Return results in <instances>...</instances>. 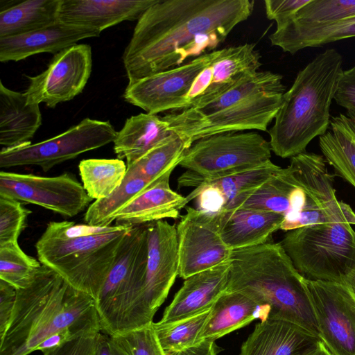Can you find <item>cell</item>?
<instances>
[{"label": "cell", "mask_w": 355, "mask_h": 355, "mask_svg": "<svg viewBox=\"0 0 355 355\" xmlns=\"http://www.w3.org/2000/svg\"><path fill=\"white\" fill-rule=\"evenodd\" d=\"M41 266L39 261L26 254L18 243L0 245V279L16 289L27 287Z\"/></svg>", "instance_id": "8d00e7d4"}, {"label": "cell", "mask_w": 355, "mask_h": 355, "mask_svg": "<svg viewBox=\"0 0 355 355\" xmlns=\"http://www.w3.org/2000/svg\"><path fill=\"white\" fill-rule=\"evenodd\" d=\"M0 196L69 218L82 212L93 200L76 176L68 172L44 177L1 171Z\"/></svg>", "instance_id": "4fadbf2b"}, {"label": "cell", "mask_w": 355, "mask_h": 355, "mask_svg": "<svg viewBox=\"0 0 355 355\" xmlns=\"http://www.w3.org/2000/svg\"><path fill=\"white\" fill-rule=\"evenodd\" d=\"M152 186L133 164L127 166L121 184L110 196L96 200L87 207L84 215L86 224L110 226L116 214L132 200Z\"/></svg>", "instance_id": "4dcf8cb0"}, {"label": "cell", "mask_w": 355, "mask_h": 355, "mask_svg": "<svg viewBox=\"0 0 355 355\" xmlns=\"http://www.w3.org/2000/svg\"><path fill=\"white\" fill-rule=\"evenodd\" d=\"M94 355H129L114 338L101 331L97 336Z\"/></svg>", "instance_id": "f6af8a7d"}, {"label": "cell", "mask_w": 355, "mask_h": 355, "mask_svg": "<svg viewBox=\"0 0 355 355\" xmlns=\"http://www.w3.org/2000/svg\"><path fill=\"white\" fill-rule=\"evenodd\" d=\"M343 282L349 288L355 297V269L347 275Z\"/></svg>", "instance_id": "c3c4849f"}, {"label": "cell", "mask_w": 355, "mask_h": 355, "mask_svg": "<svg viewBox=\"0 0 355 355\" xmlns=\"http://www.w3.org/2000/svg\"><path fill=\"white\" fill-rule=\"evenodd\" d=\"M220 216L222 239L232 250L267 242L280 230L284 219L278 213L250 209H239Z\"/></svg>", "instance_id": "d4e9b609"}, {"label": "cell", "mask_w": 355, "mask_h": 355, "mask_svg": "<svg viewBox=\"0 0 355 355\" xmlns=\"http://www.w3.org/2000/svg\"><path fill=\"white\" fill-rule=\"evenodd\" d=\"M284 93L263 92L211 114L197 115L180 111L162 118L189 148L198 139L213 135L244 130L268 131V125L282 106Z\"/></svg>", "instance_id": "30bf717a"}, {"label": "cell", "mask_w": 355, "mask_h": 355, "mask_svg": "<svg viewBox=\"0 0 355 355\" xmlns=\"http://www.w3.org/2000/svg\"><path fill=\"white\" fill-rule=\"evenodd\" d=\"M116 133L109 121L85 118L65 132L46 140L17 148H1L0 168L35 165L47 172L83 153L113 142Z\"/></svg>", "instance_id": "8fae6325"}, {"label": "cell", "mask_w": 355, "mask_h": 355, "mask_svg": "<svg viewBox=\"0 0 355 355\" xmlns=\"http://www.w3.org/2000/svg\"><path fill=\"white\" fill-rule=\"evenodd\" d=\"M218 53L219 49L215 50L179 67L128 83L123 97L148 114L181 111L195 78Z\"/></svg>", "instance_id": "9a60e30c"}, {"label": "cell", "mask_w": 355, "mask_h": 355, "mask_svg": "<svg viewBox=\"0 0 355 355\" xmlns=\"http://www.w3.org/2000/svg\"><path fill=\"white\" fill-rule=\"evenodd\" d=\"M147 259L146 224L134 226L125 236L96 301L103 333L114 336L121 318L138 299L145 280Z\"/></svg>", "instance_id": "9c48e42d"}, {"label": "cell", "mask_w": 355, "mask_h": 355, "mask_svg": "<svg viewBox=\"0 0 355 355\" xmlns=\"http://www.w3.org/2000/svg\"><path fill=\"white\" fill-rule=\"evenodd\" d=\"M102 331L96 302L42 264L28 286L17 289L12 315L0 338V355H28L53 334Z\"/></svg>", "instance_id": "7a4b0ae2"}, {"label": "cell", "mask_w": 355, "mask_h": 355, "mask_svg": "<svg viewBox=\"0 0 355 355\" xmlns=\"http://www.w3.org/2000/svg\"><path fill=\"white\" fill-rule=\"evenodd\" d=\"M82 184L93 200L110 196L123 182L127 165L123 159H87L78 165Z\"/></svg>", "instance_id": "1f68e13d"}, {"label": "cell", "mask_w": 355, "mask_h": 355, "mask_svg": "<svg viewBox=\"0 0 355 355\" xmlns=\"http://www.w3.org/2000/svg\"><path fill=\"white\" fill-rule=\"evenodd\" d=\"M175 134L162 116L140 113L127 119L117 132L114 151L117 158L125 159L128 166Z\"/></svg>", "instance_id": "484cf974"}, {"label": "cell", "mask_w": 355, "mask_h": 355, "mask_svg": "<svg viewBox=\"0 0 355 355\" xmlns=\"http://www.w3.org/2000/svg\"><path fill=\"white\" fill-rule=\"evenodd\" d=\"M271 151L270 142L257 132L220 133L194 141L179 166L202 178L224 177L266 164Z\"/></svg>", "instance_id": "ba28073f"}, {"label": "cell", "mask_w": 355, "mask_h": 355, "mask_svg": "<svg viewBox=\"0 0 355 355\" xmlns=\"http://www.w3.org/2000/svg\"><path fill=\"white\" fill-rule=\"evenodd\" d=\"M92 67L91 46L74 44L55 54L44 71L28 76L29 85L25 93L31 102L44 103L53 108L83 92Z\"/></svg>", "instance_id": "2e32d148"}, {"label": "cell", "mask_w": 355, "mask_h": 355, "mask_svg": "<svg viewBox=\"0 0 355 355\" xmlns=\"http://www.w3.org/2000/svg\"><path fill=\"white\" fill-rule=\"evenodd\" d=\"M129 355H166L150 325L112 336Z\"/></svg>", "instance_id": "f35d334b"}, {"label": "cell", "mask_w": 355, "mask_h": 355, "mask_svg": "<svg viewBox=\"0 0 355 355\" xmlns=\"http://www.w3.org/2000/svg\"><path fill=\"white\" fill-rule=\"evenodd\" d=\"M210 310L175 322H153L157 338L165 353L180 351L198 344Z\"/></svg>", "instance_id": "e575fe53"}, {"label": "cell", "mask_w": 355, "mask_h": 355, "mask_svg": "<svg viewBox=\"0 0 355 355\" xmlns=\"http://www.w3.org/2000/svg\"><path fill=\"white\" fill-rule=\"evenodd\" d=\"M61 0H26L0 11V38L21 35L58 22Z\"/></svg>", "instance_id": "f546056e"}, {"label": "cell", "mask_w": 355, "mask_h": 355, "mask_svg": "<svg viewBox=\"0 0 355 355\" xmlns=\"http://www.w3.org/2000/svg\"><path fill=\"white\" fill-rule=\"evenodd\" d=\"M17 289L8 282L0 279V338L9 325L14 310Z\"/></svg>", "instance_id": "7bdbcfd3"}, {"label": "cell", "mask_w": 355, "mask_h": 355, "mask_svg": "<svg viewBox=\"0 0 355 355\" xmlns=\"http://www.w3.org/2000/svg\"><path fill=\"white\" fill-rule=\"evenodd\" d=\"M187 148L186 143L175 134L131 164L135 166L153 185L164 175L173 172Z\"/></svg>", "instance_id": "836d02e7"}, {"label": "cell", "mask_w": 355, "mask_h": 355, "mask_svg": "<svg viewBox=\"0 0 355 355\" xmlns=\"http://www.w3.org/2000/svg\"><path fill=\"white\" fill-rule=\"evenodd\" d=\"M230 267V259L185 279L159 322H175L210 309L226 291Z\"/></svg>", "instance_id": "ac0fdd59"}, {"label": "cell", "mask_w": 355, "mask_h": 355, "mask_svg": "<svg viewBox=\"0 0 355 355\" xmlns=\"http://www.w3.org/2000/svg\"><path fill=\"white\" fill-rule=\"evenodd\" d=\"M261 58L254 44L219 49L218 55L195 78L182 110L203 106L252 76L262 65Z\"/></svg>", "instance_id": "e0dca14e"}, {"label": "cell", "mask_w": 355, "mask_h": 355, "mask_svg": "<svg viewBox=\"0 0 355 355\" xmlns=\"http://www.w3.org/2000/svg\"><path fill=\"white\" fill-rule=\"evenodd\" d=\"M132 228L51 221L35 245L37 256L41 264L96 302Z\"/></svg>", "instance_id": "277c9868"}, {"label": "cell", "mask_w": 355, "mask_h": 355, "mask_svg": "<svg viewBox=\"0 0 355 355\" xmlns=\"http://www.w3.org/2000/svg\"><path fill=\"white\" fill-rule=\"evenodd\" d=\"M169 173L127 204L116 216L115 225L137 226L152 222L176 219L186 207L185 196L173 191Z\"/></svg>", "instance_id": "7402d4cb"}, {"label": "cell", "mask_w": 355, "mask_h": 355, "mask_svg": "<svg viewBox=\"0 0 355 355\" xmlns=\"http://www.w3.org/2000/svg\"><path fill=\"white\" fill-rule=\"evenodd\" d=\"M334 100L346 110L347 116L355 123V65L342 71Z\"/></svg>", "instance_id": "ab89813d"}, {"label": "cell", "mask_w": 355, "mask_h": 355, "mask_svg": "<svg viewBox=\"0 0 355 355\" xmlns=\"http://www.w3.org/2000/svg\"><path fill=\"white\" fill-rule=\"evenodd\" d=\"M281 168L270 160L250 171L215 178H202L189 171H186L178 178V187L196 188L198 185L205 184L216 188L225 202L223 214L228 215L240 209L245 200Z\"/></svg>", "instance_id": "4316f807"}, {"label": "cell", "mask_w": 355, "mask_h": 355, "mask_svg": "<svg viewBox=\"0 0 355 355\" xmlns=\"http://www.w3.org/2000/svg\"><path fill=\"white\" fill-rule=\"evenodd\" d=\"M319 146L326 162L355 188V123L341 113L331 116Z\"/></svg>", "instance_id": "83f0119b"}, {"label": "cell", "mask_w": 355, "mask_h": 355, "mask_svg": "<svg viewBox=\"0 0 355 355\" xmlns=\"http://www.w3.org/2000/svg\"><path fill=\"white\" fill-rule=\"evenodd\" d=\"M176 226L179 274L183 279L230 259L232 250L220 234V216L185 207Z\"/></svg>", "instance_id": "5bb4252c"}, {"label": "cell", "mask_w": 355, "mask_h": 355, "mask_svg": "<svg viewBox=\"0 0 355 355\" xmlns=\"http://www.w3.org/2000/svg\"><path fill=\"white\" fill-rule=\"evenodd\" d=\"M83 335L85 334H81L73 329H64L52 334L42 341L37 347L36 351H41L43 353L46 351L58 347L70 340Z\"/></svg>", "instance_id": "ee69618b"}, {"label": "cell", "mask_w": 355, "mask_h": 355, "mask_svg": "<svg viewBox=\"0 0 355 355\" xmlns=\"http://www.w3.org/2000/svg\"><path fill=\"white\" fill-rule=\"evenodd\" d=\"M354 223L341 219L287 232L279 242L305 278L343 282L355 269Z\"/></svg>", "instance_id": "8992f818"}, {"label": "cell", "mask_w": 355, "mask_h": 355, "mask_svg": "<svg viewBox=\"0 0 355 355\" xmlns=\"http://www.w3.org/2000/svg\"><path fill=\"white\" fill-rule=\"evenodd\" d=\"M148 259L141 292L121 318L114 336L150 325L179 274L176 227L166 220L146 224Z\"/></svg>", "instance_id": "52a82bcc"}, {"label": "cell", "mask_w": 355, "mask_h": 355, "mask_svg": "<svg viewBox=\"0 0 355 355\" xmlns=\"http://www.w3.org/2000/svg\"><path fill=\"white\" fill-rule=\"evenodd\" d=\"M227 292L241 293L268 309V319L294 323L319 338L304 277L280 243L233 250Z\"/></svg>", "instance_id": "3957f363"}, {"label": "cell", "mask_w": 355, "mask_h": 355, "mask_svg": "<svg viewBox=\"0 0 355 355\" xmlns=\"http://www.w3.org/2000/svg\"><path fill=\"white\" fill-rule=\"evenodd\" d=\"M342 64L340 53L327 49L297 73L268 130L271 150L277 156L291 158L302 153L314 138L327 132Z\"/></svg>", "instance_id": "5b68a950"}, {"label": "cell", "mask_w": 355, "mask_h": 355, "mask_svg": "<svg viewBox=\"0 0 355 355\" xmlns=\"http://www.w3.org/2000/svg\"><path fill=\"white\" fill-rule=\"evenodd\" d=\"M215 341L204 340L180 351L166 353V355H216Z\"/></svg>", "instance_id": "bcb514c9"}, {"label": "cell", "mask_w": 355, "mask_h": 355, "mask_svg": "<svg viewBox=\"0 0 355 355\" xmlns=\"http://www.w3.org/2000/svg\"><path fill=\"white\" fill-rule=\"evenodd\" d=\"M158 0H61L58 20L100 33L124 21L138 19Z\"/></svg>", "instance_id": "d6986e66"}, {"label": "cell", "mask_w": 355, "mask_h": 355, "mask_svg": "<svg viewBox=\"0 0 355 355\" xmlns=\"http://www.w3.org/2000/svg\"><path fill=\"white\" fill-rule=\"evenodd\" d=\"M98 334H88L77 337L43 352V355H94Z\"/></svg>", "instance_id": "b9f144b4"}, {"label": "cell", "mask_w": 355, "mask_h": 355, "mask_svg": "<svg viewBox=\"0 0 355 355\" xmlns=\"http://www.w3.org/2000/svg\"><path fill=\"white\" fill-rule=\"evenodd\" d=\"M355 37V15L313 28L283 27L269 35L270 44L291 55L308 47H318Z\"/></svg>", "instance_id": "f1b7e54d"}, {"label": "cell", "mask_w": 355, "mask_h": 355, "mask_svg": "<svg viewBox=\"0 0 355 355\" xmlns=\"http://www.w3.org/2000/svg\"><path fill=\"white\" fill-rule=\"evenodd\" d=\"M355 15V0H310L281 27L313 28Z\"/></svg>", "instance_id": "d590c367"}, {"label": "cell", "mask_w": 355, "mask_h": 355, "mask_svg": "<svg viewBox=\"0 0 355 355\" xmlns=\"http://www.w3.org/2000/svg\"><path fill=\"white\" fill-rule=\"evenodd\" d=\"M297 184L292 168H281L274 173L243 204L240 209L271 211L285 216L289 211V197Z\"/></svg>", "instance_id": "d6a6232c"}, {"label": "cell", "mask_w": 355, "mask_h": 355, "mask_svg": "<svg viewBox=\"0 0 355 355\" xmlns=\"http://www.w3.org/2000/svg\"><path fill=\"white\" fill-rule=\"evenodd\" d=\"M254 8L250 0H158L137 19L123 53L128 83L217 50Z\"/></svg>", "instance_id": "6da1fadb"}, {"label": "cell", "mask_w": 355, "mask_h": 355, "mask_svg": "<svg viewBox=\"0 0 355 355\" xmlns=\"http://www.w3.org/2000/svg\"><path fill=\"white\" fill-rule=\"evenodd\" d=\"M320 340L332 355H355V297L343 282L304 277Z\"/></svg>", "instance_id": "7c38bea8"}, {"label": "cell", "mask_w": 355, "mask_h": 355, "mask_svg": "<svg viewBox=\"0 0 355 355\" xmlns=\"http://www.w3.org/2000/svg\"><path fill=\"white\" fill-rule=\"evenodd\" d=\"M301 355H332V354L320 340Z\"/></svg>", "instance_id": "7dc6e473"}, {"label": "cell", "mask_w": 355, "mask_h": 355, "mask_svg": "<svg viewBox=\"0 0 355 355\" xmlns=\"http://www.w3.org/2000/svg\"><path fill=\"white\" fill-rule=\"evenodd\" d=\"M268 308L250 297L241 293L225 291L211 308L199 341H215L257 318L268 319Z\"/></svg>", "instance_id": "cb8c5ba5"}, {"label": "cell", "mask_w": 355, "mask_h": 355, "mask_svg": "<svg viewBox=\"0 0 355 355\" xmlns=\"http://www.w3.org/2000/svg\"><path fill=\"white\" fill-rule=\"evenodd\" d=\"M320 338L305 329L282 320L266 319L256 324L240 355H301Z\"/></svg>", "instance_id": "44dd1931"}, {"label": "cell", "mask_w": 355, "mask_h": 355, "mask_svg": "<svg viewBox=\"0 0 355 355\" xmlns=\"http://www.w3.org/2000/svg\"><path fill=\"white\" fill-rule=\"evenodd\" d=\"M309 1L310 0H265L266 15L268 19L275 21L277 28H279L290 21Z\"/></svg>", "instance_id": "60d3db41"}, {"label": "cell", "mask_w": 355, "mask_h": 355, "mask_svg": "<svg viewBox=\"0 0 355 355\" xmlns=\"http://www.w3.org/2000/svg\"><path fill=\"white\" fill-rule=\"evenodd\" d=\"M31 213L21 202L0 196V245L18 243Z\"/></svg>", "instance_id": "74e56055"}, {"label": "cell", "mask_w": 355, "mask_h": 355, "mask_svg": "<svg viewBox=\"0 0 355 355\" xmlns=\"http://www.w3.org/2000/svg\"><path fill=\"white\" fill-rule=\"evenodd\" d=\"M100 33L58 21L42 29L0 38V61L17 62L40 53L55 55L81 40L98 37Z\"/></svg>", "instance_id": "ffe728a7"}, {"label": "cell", "mask_w": 355, "mask_h": 355, "mask_svg": "<svg viewBox=\"0 0 355 355\" xmlns=\"http://www.w3.org/2000/svg\"><path fill=\"white\" fill-rule=\"evenodd\" d=\"M40 104L26 93L15 92L0 81V144L12 148L31 144L42 124Z\"/></svg>", "instance_id": "603a6c76"}]
</instances>
